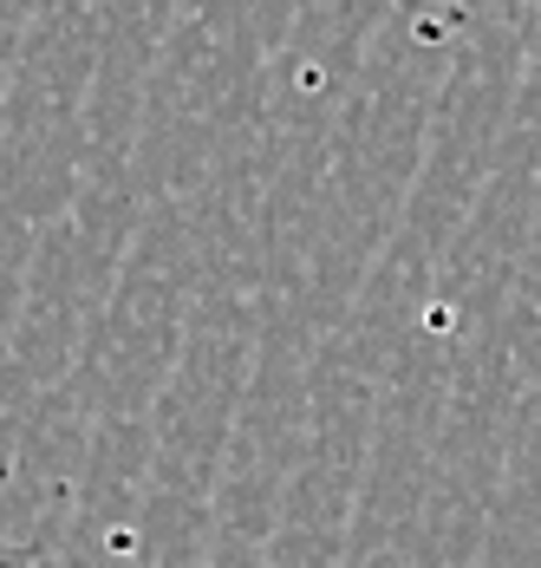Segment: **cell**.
Returning <instances> with one entry per match:
<instances>
[{
    "mask_svg": "<svg viewBox=\"0 0 541 568\" xmlns=\"http://www.w3.org/2000/svg\"><path fill=\"white\" fill-rule=\"evenodd\" d=\"M0 568H53V562H47L40 549H27V542H7V536H0Z\"/></svg>",
    "mask_w": 541,
    "mask_h": 568,
    "instance_id": "6da1fadb",
    "label": "cell"
}]
</instances>
